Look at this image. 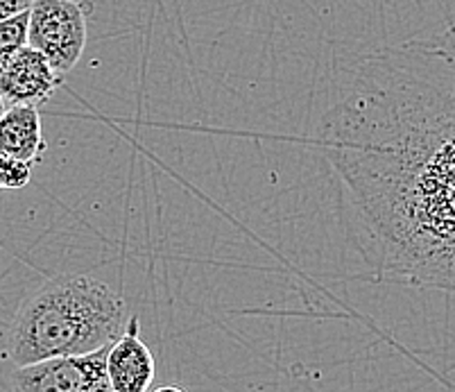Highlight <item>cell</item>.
Instances as JSON below:
<instances>
[{"mask_svg":"<svg viewBox=\"0 0 455 392\" xmlns=\"http://www.w3.org/2000/svg\"><path fill=\"white\" fill-rule=\"evenodd\" d=\"M148 392H188V390L181 386H161V388H155V390H148Z\"/></svg>","mask_w":455,"mask_h":392,"instance_id":"8fae6325","label":"cell"},{"mask_svg":"<svg viewBox=\"0 0 455 392\" xmlns=\"http://www.w3.org/2000/svg\"><path fill=\"white\" fill-rule=\"evenodd\" d=\"M379 282L453 292V32L355 64L317 130Z\"/></svg>","mask_w":455,"mask_h":392,"instance_id":"6da1fadb","label":"cell"},{"mask_svg":"<svg viewBox=\"0 0 455 392\" xmlns=\"http://www.w3.org/2000/svg\"><path fill=\"white\" fill-rule=\"evenodd\" d=\"M28 45V12L0 20V73Z\"/></svg>","mask_w":455,"mask_h":392,"instance_id":"ba28073f","label":"cell"},{"mask_svg":"<svg viewBox=\"0 0 455 392\" xmlns=\"http://www.w3.org/2000/svg\"><path fill=\"white\" fill-rule=\"evenodd\" d=\"M109 348V345H107ZM107 348L84 356H61L14 367L12 392H111L105 374Z\"/></svg>","mask_w":455,"mask_h":392,"instance_id":"277c9868","label":"cell"},{"mask_svg":"<svg viewBox=\"0 0 455 392\" xmlns=\"http://www.w3.org/2000/svg\"><path fill=\"white\" fill-rule=\"evenodd\" d=\"M105 374L111 392H148L155 383L156 363L140 338L136 316H130L125 332L107 348Z\"/></svg>","mask_w":455,"mask_h":392,"instance_id":"5b68a950","label":"cell"},{"mask_svg":"<svg viewBox=\"0 0 455 392\" xmlns=\"http://www.w3.org/2000/svg\"><path fill=\"white\" fill-rule=\"evenodd\" d=\"M35 0H0V20L10 19V16L28 12Z\"/></svg>","mask_w":455,"mask_h":392,"instance_id":"30bf717a","label":"cell"},{"mask_svg":"<svg viewBox=\"0 0 455 392\" xmlns=\"http://www.w3.org/2000/svg\"><path fill=\"white\" fill-rule=\"evenodd\" d=\"M130 320L114 288L89 275H57L20 302L3 340L14 367L107 348Z\"/></svg>","mask_w":455,"mask_h":392,"instance_id":"7a4b0ae2","label":"cell"},{"mask_svg":"<svg viewBox=\"0 0 455 392\" xmlns=\"http://www.w3.org/2000/svg\"><path fill=\"white\" fill-rule=\"evenodd\" d=\"M45 141L39 109L30 105L7 107L0 116V155L14 156L30 166L44 159Z\"/></svg>","mask_w":455,"mask_h":392,"instance_id":"52a82bcc","label":"cell"},{"mask_svg":"<svg viewBox=\"0 0 455 392\" xmlns=\"http://www.w3.org/2000/svg\"><path fill=\"white\" fill-rule=\"evenodd\" d=\"M61 84V76L41 52L26 45L0 73V98L5 107L30 105L39 109Z\"/></svg>","mask_w":455,"mask_h":392,"instance_id":"8992f818","label":"cell"},{"mask_svg":"<svg viewBox=\"0 0 455 392\" xmlns=\"http://www.w3.org/2000/svg\"><path fill=\"white\" fill-rule=\"evenodd\" d=\"M32 180V166L14 156L0 155V188L3 191H20Z\"/></svg>","mask_w":455,"mask_h":392,"instance_id":"9c48e42d","label":"cell"},{"mask_svg":"<svg viewBox=\"0 0 455 392\" xmlns=\"http://www.w3.org/2000/svg\"><path fill=\"white\" fill-rule=\"evenodd\" d=\"M7 107H5V102H3V98H0V116H3V111H5Z\"/></svg>","mask_w":455,"mask_h":392,"instance_id":"7c38bea8","label":"cell"},{"mask_svg":"<svg viewBox=\"0 0 455 392\" xmlns=\"http://www.w3.org/2000/svg\"><path fill=\"white\" fill-rule=\"evenodd\" d=\"M28 45L57 73H68L86 45V7L77 0H35L28 10Z\"/></svg>","mask_w":455,"mask_h":392,"instance_id":"3957f363","label":"cell"}]
</instances>
